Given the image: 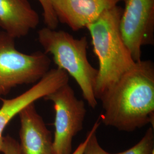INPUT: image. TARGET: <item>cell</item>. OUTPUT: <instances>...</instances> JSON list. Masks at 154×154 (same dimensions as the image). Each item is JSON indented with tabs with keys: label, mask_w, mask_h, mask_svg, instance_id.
Instances as JSON below:
<instances>
[{
	"label": "cell",
	"mask_w": 154,
	"mask_h": 154,
	"mask_svg": "<svg viewBox=\"0 0 154 154\" xmlns=\"http://www.w3.org/2000/svg\"><path fill=\"white\" fill-rule=\"evenodd\" d=\"M99 118L107 126L132 132L149 124L154 126V64L136 62L99 99Z\"/></svg>",
	"instance_id": "cell-1"
},
{
	"label": "cell",
	"mask_w": 154,
	"mask_h": 154,
	"mask_svg": "<svg viewBox=\"0 0 154 154\" xmlns=\"http://www.w3.org/2000/svg\"><path fill=\"white\" fill-rule=\"evenodd\" d=\"M123 8L117 5L88 25L94 54L99 62L95 95L99 100L135 65L119 29Z\"/></svg>",
	"instance_id": "cell-2"
},
{
	"label": "cell",
	"mask_w": 154,
	"mask_h": 154,
	"mask_svg": "<svg viewBox=\"0 0 154 154\" xmlns=\"http://www.w3.org/2000/svg\"><path fill=\"white\" fill-rule=\"evenodd\" d=\"M38 39L44 53L52 55L57 68L75 79L83 98L90 107L95 109L98 105L95 95L98 69L88 61L86 37L75 38L64 30L45 27L38 32Z\"/></svg>",
	"instance_id": "cell-3"
},
{
	"label": "cell",
	"mask_w": 154,
	"mask_h": 154,
	"mask_svg": "<svg viewBox=\"0 0 154 154\" xmlns=\"http://www.w3.org/2000/svg\"><path fill=\"white\" fill-rule=\"evenodd\" d=\"M50 64L44 52L21 53L16 48L15 39L0 32V99L18 85L38 82L49 71Z\"/></svg>",
	"instance_id": "cell-4"
},
{
	"label": "cell",
	"mask_w": 154,
	"mask_h": 154,
	"mask_svg": "<svg viewBox=\"0 0 154 154\" xmlns=\"http://www.w3.org/2000/svg\"><path fill=\"white\" fill-rule=\"evenodd\" d=\"M55 111L54 146L56 154H72L73 138L83 129L86 114L85 102L77 98L69 83L44 98Z\"/></svg>",
	"instance_id": "cell-5"
},
{
	"label": "cell",
	"mask_w": 154,
	"mask_h": 154,
	"mask_svg": "<svg viewBox=\"0 0 154 154\" xmlns=\"http://www.w3.org/2000/svg\"><path fill=\"white\" fill-rule=\"evenodd\" d=\"M119 23L122 37L135 62L141 60L142 48L154 43V0H123Z\"/></svg>",
	"instance_id": "cell-6"
},
{
	"label": "cell",
	"mask_w": 154,
	"mask_h": 154,
	"mask_svg": "<svg viewBox=\"0 0 154 154\" xmlns=\"http://www.w3.org/2000/svg\"><path fill=\"white\" fill-rule=\"evenodd\" d=\"M69 77L60 69H50L38 82L28 90L12 99L1 98L0 108V152L3 140V132L11 119L26 106L44 98L62 86L69 83Z\"/></svg>",
	"instance_id": "cell-7"
},
{
	"label": "cell",
	"mask_w": 154,
	"mask_h": 154,
	"mask_svg": "<svg viewBox=\"0 0 154 154\" xmlns=\"http://www.w3.org/2000/svg\"><path fill=\"white\" fill-rule=\"evenodd\" d=\"M123 0H51L58 22L74 31L86 28Z\"/></svg>",
	"instance_id": "cell-8"
},
{
	"label": "cell",
	"mask_w": 154,
	"mask_h": 154,
	"mask_svg": "<svg viewBox=\"0 0 154 154\" xmlns=\"http://www.w3.org/2000/svg\"><path fill=\"white\" fill-rule=\"evenodd\" d=\"M18 115L21 123V154H56L51 132L37 112L34 103L25 107Z\"/></svg>",
	"instance_id": "cell-9"
},
{
	"label": "cell",
	"mask_w": 154,
	"mask_h": 154,
	"mask_svg": "<svg viewBox=\"0 0 154 154\" xmlns=\"http://www.w3.org/2000/svg\"><path fill=\"white\" fill-rule=\"evenodd\" d=\"M39 23L29 0H0V28L14 39L25 37Z\"/></svg>",
	"instance_id": "cell-10"
},
{
	"label": "cell",
	"mask_w": 154,
	"mask_h": 154,
	"mask_svg": "<svg viewBox=\"0 0 154 154\" xmlns=\"http://www.w3.org/2000/svg\"><path fill=\"white\" fill-rule=\"evenodd\" d=\"M110 154H154V127H149L141 140L131 148L119 153Z\"/></svg>",
	"instance_id": "cell-11"
},
{
	"label": "cell",
	"mask_w": 154,
	"mask_h": 154,
	"mask_svg": "<svg viewBox=\"0 0 154 154\" xmlns=\"http://www.w3.org/2000/svg\"><path fill=\"white\" fill-rule=\"evenodd\" d=\"M100 124L98 119L94 124L91 130L88 133V142L84 149L83 154H110L105 151L99 144L97 137V131Z\"/></svg>",
	"instance_id": "cell-12"
},
{
	"label": "cell",
	"mask_w": 154,
	"mask_h": 154,
	"mask_svg": "<svg viewBox=\"0 0 154 154\" xmlns=\"http://www.w3.org/2000/svg\"><path fill=\"white\" fill-rule=\"evenodd\" d=\"M43 10L45 23L46 27L56 29L58 25V21L53 9L51 0H38Z\"/></svg>",
	"instance_id": "cell-13"
},
{
	"label": "cell",
	"mask_w": 154,
	"mask_h": 154,
	"mask_svg": "<svg viewBox=\"0 0 154 154\" xmlns=\"http://www.w3.org/2000/svg\"><path fill=\"white\" fill-rule=\"evenodd\" d=\"M1 152L4 154H21L20 143L9 135L4 137Z\"/></svg>",
	"instance_id": "cell-14"
},
{
	"label": "cell",
	"mask_w": 154,
	"mask_h": 154,
	"mask_svg": "<svg viewBox=\"0 0 154 154\" xmlns=\"http://www.w3.org/2000/svg\"><path fill=\"white\" fill-rule=\"evenodd\" d=\"M87 142H88V137L86 136V138L85 139V140L77 147L76 149L74 151V152H72V154H83L84 149L85 148Z\"/></svg>",
	"instance_id": "cell-15"
}]
</instances>
